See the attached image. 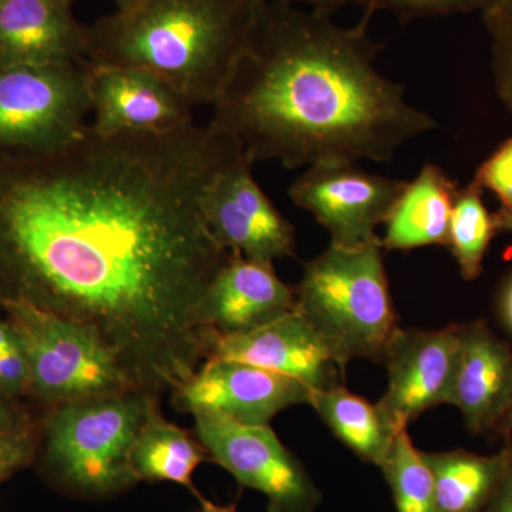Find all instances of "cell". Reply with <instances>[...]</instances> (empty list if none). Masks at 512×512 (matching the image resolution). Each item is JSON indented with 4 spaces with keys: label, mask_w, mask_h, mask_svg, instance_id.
I'll return each instance as SVG.
<instances>
[{
    "label": "cell",
    "mask_w": 512,
    "mask_h": 512,
    "mask_svg": "<svg viewBox=\"0 0 512 512\" xmlns=\"http://www.w3.org/2000/svg\"><path fill=\"white\" fill-rule=\"evenodd\" d=\"M244 154L237 138L192 123L89 126L53 153L0 160V302L89 329L137 390L177 392L217 340L200 303L232 254L205 205Z\"/></svg>",
    "instance_id": "6da1fadb"
},
{
    "label": "cell",
    "mask_w": 512,
    "mask_h": 512,
    "mask_svg": "<svg viewBox=\"0 0 512 512\" xmlns=\"http://www.w3.org/2000/svg\"><path fill=\"white\" fill-rule=\"evenodd\" d=\"M375 10L356 26L330 13L261 0L254 29L210 126L237 138L252 163L284 167L387 163L407 141L437 127L377 70L382 49L369 35Z\"/></svg>",
    "instance_id": "7a4b0ae2"
},
{
    "label": "cell",
    "mask_w": 512,
    "mask_h": 512,
    "mask_svg": "<svg viewBox=\"0 0 512 512\" xmlns=\"http://www.w3.org/2000/svg\"><path fill=\"white\" fill-rule=\"evenodd\" d=\"M261 0H140L87 28V60L146 70L212 106L244 53Z\"/></svg>",
    "instance_id": "3957f363"
},
{
    "label": "cell",
    "mask_w": 512,
    "mask_h": 512,
    "mask_svg": "<svg viewBox=\"0 0 512 512\" xmlns=\"http://www.w3.org/2000/svg\"><path fill=\"white\" fill-rule=\"evenodd\" d=\"M293 291L296 309L315 326L340 365L353 359L383 362L400 326L380 239L356 249L329 245L305 265Z\"/></svg>",
    "instance_id": "277c9868"
},
{
    "label": "cell",
    "mask_w": 512,
    "mask_h": 512,
    "mask_svg": "<svg viewBox=\"0 0 512 512\" xmlns=\"http://www.w3.org/2000/svg\"><path fill=\"white\" fill-rule=\"evenodd\" d=\"M156 402L160 397L126 390L47 409L39 447L47 476L84 497H109L136 485L131 448Z\"/></svg>",
    "instance_id": "5b68a950"
},
{
    "label": "cell",
    "mask_w": 512,
    "mask_h": 512,
    "mask_svg": "<svg viewBox=\"0 0 512 512\" xmlns=\"http://www.w3.org/2000/svg\"><path fill=\"white\" fill-rule=\"evenodd\" d=\"M29 363V393L52 409L100 394L137 390L89 329L25 302H0Z\"/></svg>",
    "instance_id": "8992f818"
},
{
    "label": "cell",
    "mask_w": 512,
    "mask_h": 512,
    "mask_svg": "<svg viewBox=\"0 0 512 512\" xmlns=\"http://www.w3.org/2000/svg\"><path fill=\"white\" fill-rule=\"evenodd\" d=\"M89 60L0 69V160L43 156L89 128Z\"/></svg>",
    "instance_id": "52a82bcc"
},
{
    "label": "cell",
    "mask_w": 512,
    "mask_h": 512,
    "mask_svg": "<svg viewBox=\"0 0 512 512\" xmlns=\"http://www.w3.org/2000/svg\"><path fill=\"white\" fill-rule=\"evenodd\" d=\"M195 436L210 461L242 487L264 494L268 512H318L322 493L271 424L247 426L211 412H194Z\"/></svg>",
    "instance_id": "ba28073f"
},
{
    "label": "cell",
    "mask_w": 512,
    "mask_h": 512,
    "mask_svg": "<svg viewBox=\"0 0 512 512\" xmlns=\"http://www.w3.org/2000/svg\"><path fill=\"white\" fill-rule=\"evenodd\" d=\"M406 187L407 181L336 161L308 167L293 181L289 197L329 232L330 245L356 249L379 241L376 228L389 218Z\"/></svg>",
    "instance_id": "9c48e42d"
},
{
    "label": "cell",
    "mask_w": 512,
    "mask_h": 512,
    "mask_svg": "<svg viewBox=\"0 0 512 512\" xmlns=\"http://www.w3.org/2000/svg\"><path fill=\"white\" fill-rule=\"evenodd\" d=\"M460 345V323L397 329L384 352L387 387L377 403L394 429H407L427 410L450 403Z\"/></svg>",
    "instance_id": "30bf717a"
},
{
    "label": "cell",
    "mask_w": 512,
    "mask_h": 512,
    "mask_svg": "<svg viewBox=\"0 0 512 512\" xmlns=\"http://www.w3.org/2000/svg\"><path fill=\"white\" fill-rule=\"evenodd\" d=\"M311 392L308 384L281 373L211 359L171 396L178 412H211L247 426H268L276 414L308 404Z\"/></svg>",
    "instance_id": "8fae6325"
},
{
    "label": "cell",
    "mask_w": 512,
    "mask_h": 512,
    "mask_svg": "<svg viewBox=\"0 0 512 512\" xmlns=\"http://www.w3.org/2000/svg\"><path fill=\"white\" fill-rule=\"evenodd\" d=\"M252 164L244 154L218 178L205 214L212 234L231 254L274 265L295 254V229L256 183Z\"/></svg>",
    "instance_id": "7c38bea8"
},
{
    "label": "cell",
    "mask_w": 512,
    "mask_h": 512,
    "mask_svg": "<svg viewBox=\"0 0 512 512\" xmlns=\"http://www.w3.org/2000/svg\"><path fill=\"white\" fill-rule=\"evenodd\" d=\"M211 359L261 367L319 390L340 386L346 369L296 306L258 328L218 335Z\"/></svg>",
    "instance_id": "4fadbf2b"
},
{
    "label": "cell",
    "mask_w": 512,
    "mask_h": 512,
    "mask_svg": "<svg viewBox=\"0 0 512 512\" xmlns=\"http://www.w3.org/2000/svg\"><path fill=\"white\" fill-rule=\"evenodd\" d=\"M90 127L101 134L165 133L190 126L192 104L146 70L89 62Z\"/></svg>",
    "instance_id": "5bb4252c"
},
{
    "label": "cell",
    "mask_w": 512,
    "mask_h": 512,
    "mask_svg": "<svg viewBox=\"0 0 512 512\" xmlns=\"http://www.w3.org/2000/svg\"><path fill=\"white\" fill-rule=\"evenodd\" d=\"M460 356L450 403L471 434L497 431L512 409V348L483 319L460 323Z\"/></svg>",
    "instance_id": "9a60e30c"
},
{
    "label": "cell",
    "mask_w": 512,
    "mask_h": 512,
    "mask_svg": "<svg viewBox=\"0 0 512 512\" xmlns=\"http://www.w3.org/2000/svg\"><path fill=\"white\" fill-rule=\"evenodd\" d=\"M87 60V28L62 0L0 3V69Z\"/></svg>",
    "instance_id": "2e32d148"
},
{
    "label": "cell",
    "mask_w": 512,
    "mask_h": 512,
    "mask_svg": "<svg viewBox=\"0 0 512 512\" xmlns=\"http://www.w3.org/2000/svg\"><path fill=\"white\" fill-rule=\"evenodd\" d=\"M295 308V291L274 265L232 254L200 303L202 323L218 335L247 332Z\"/></svg>",
    "instance_id": "e0dca14e"
},
{
    "label": "cell",
    "mask_w": 512,
    "mask_h": 512,
    "mask_svg": "<svg viewBox=\"0 0 512 512\" xmlns=\"http://www.w3.org/2000/svg\"><path fill=\"white\" fill-rule=\"evenodd\" d=\"M457 183L436 164H426L407 183L389 218L380 244L387 251H412L430 245H446L451 214L458 194Z\"/></svg>",
    "instance_id": "ac0fdd59"
},
{
    "label": "cell",
    "mask_w": 512,
    "mask_h": 512,
    "mask_svg": "<svg viewBox=\"0 0 512 512\" xmlns=\"http://www.w3.org/2000/svg\"><path fill=\"white\" fill-rule=\"evenodd\" d=\"M434 480V512H484L512 461V443L497 454L467 450L426 453Z\"/></svg>",
    "instance_id": "d6986e66"
},
{
    "label": "cell",
    "mask_w": 512,
    "mask_h": 512,
    "mask_svg": "<svg viewBox=\"0 0 512 512\" xmlns=\"http://www.w3.org/2000/svg\"><path fill=\"white\" fill-rule=\"evenodd\" d=\"M208 460L197 436L165 419L160 402L150 407L131 448L130 466L137 481L183 485L198 497L194 473Z\"/></svg>",
    "instance_id": "ffe728a7"
},
{
    "label": "cell",
    "mask_w": 512,
    "mask_h": 512,
    "mask_svg": "<svg viewBox=\"0 0 512 512\" xmlns=\"http://www.w3.org/2000/svg\"><path fill=\"white\" fill-rule=\"evenodd\" d=\"M309 406L333 436L365 463L380 467L397 431L379 406L349 392L343 384L312 389Z\"/></svg>",
    "instance_id": "44dd1931"
},
{
    "label": "cell",
    "mask_w": 512,
    "mask_h": 512,
    "mask_svg": "<svg viewBox=\"0 0 512 512\" xmlns=\"http://www.w3.org/2000/svg\"><path fill=\"white\" fill-rule=\"evenodd\" d=\"M497 234L494 214L487 210L483 201V190L473 183L458 190L451 214L448 248L466 281H474L483 274L485 254Z\"/></svg>",
    "instance_id": "7402d4cb"
},
{
    "label": "cell",
    "mask_w": 512,
    "mask_h": 512,
    "mask_svg": "<svg viewBox=\"0 0 512 512\" xmlns=\"http://www.w3.org/2000/svg\"><path fill=\"white\" fill-rule=\"evenodd\" d=\"M379 468L392 491L396 512H434L433 474L407 429L397 431Z\"/></svg>",
    "instance_id": "603a6c76"
},
{
    "label": "cell",
    "mask_w": 512,
    "mask_h": 512,
    "mask_svg": "<svg viewBox=\"0 0 512 512\" xmlns=\"http://www.w3.org/2000/svg\"><path fill=\"white\" fill-rule=\"evenodd\" d=\"M40 421L22 399L0 393V484L35 460Z\"/></svg>",
    "instance_id": "cb8c5ba5"
},
{
    "label": "cell",
    "mask_w": 512,
    "mask_h": 512,
    "mask_svg": "<svg viewBox=\"0 0 512 512\" xmlns=\"http://www.w3.org/2000/svg\"><path fill=\"white\" fill-rule=\"evenodd\" d=\"M480 15L490 39L495 93L512 116V0H487Z\"/></svg>",
    "instance_id": "d4e9b609"
},
{
    "label": "cell",
    "mask_w": 512,
    "mask_h": 512,
    "mask_svg": "<svg viewBox=\"0 0 512 512\" xmlns=\"http://www.w3.org/2000/svg\"><path fill=\"white\" fill-rule=\"evenodd\" d=\"M487 0H362V5L375 10H387L402 22L427 16L461 15L481 12Z\"/></svg>",
    "instance_id": "484cf974"
},
{
    "label": "cell",
    "mask_w": 512,
    "mask_h": 512,
    "mask_svg": "<svg viewBox=\"0 0 512 512\" xmlns=\"http://www.w3.org/2000/svg\"><path fill=\"white\" fill-rule=\"evenodd\" d=\"M480 190H490L500 200L501 214H512V137L477 168L471 181Z\"/></svg>",
    "instance_id": "4316f807"
},
{
    "label": "cell",
    "mask_w": 512,
    "mask_h": 512,
    "mask_svg": "<svg viewBox=\"0 0 512 512\" xmlns=\"http://www.w3.org/2000/svg\"><path fill=\"white\" fill-rule=\"evenodd\" d=\"M29 363L18 336L0 352V393L23 399L29 393Z\"/></svg>",
    "instance_id": "83f0119b"
},
{
    "label": "cell",
    "mask_w": 512,
    "mask_h": 512,
    "mask_svg": "<svg viewBox=\"0 0 512 512\" xmlns=\"http://www.w3.org/2000/svg\"><path fill=\"white\" fill-rule=\"evenodd\" d=\"M484 512H512V461Z\"/></svg>",
    "instance_id": "f1b7e54d"
},
{
    "label": "cell",
    "mask_w": 512,
    "mask_h": 512,
    "mask_svg": "<svg viewBox=\"0 0 512 512\" xmlns=\"http://www.w3.org/2000/svg\"><path fill=\"white\" fill-rule=\"evenodd\" d=\"M279 2L289 3V5L303 3V5L312 6V10H319V12L325 13H332L333 10L350 5V3L362 5V0H279Z\"/></svg>",
    "instance_id": "f546056e"
},
{
    "label": "cell",
    "mask_w": 512,
    "mask_h": 512,
    "mask_svg": "<svg viewBox=\"0 0 512 512\" xmlns=\"http://www.w3.org/2000/svg\"><path fill=\"white\" fill-rule=\"evenodd\" d=\"M500 309L505 325L512 332V278L505 285L503 296H501Z\"/></svg>",
    "instance_id": "4dcf8cb0"
},
{
    "label": "cell",
    "mask_w": 512,
    "mask_h": 512,
    "mask_svg": "<svg viewBox=\"0 0 512 512\" xmlns=\"http://www.w3.org/2000/svg\"><path fill=\"white\" fill-rule=\"evenodd\" d=\"M198 501H200V505H198L197 510L192 512H238V504H215L212 501L208 500V498L202 497V495H198Z\"/></svg>",
    "instance_id": "1f68e13d"
},
{
    "label": "cell",
    "mask_w": 512,
    "mask_h": 512,
    "mask_svg": "<svg viewBox=\"0 0 512 512\" xmlns=\"http://www.w3.org/2000/svg\"><path fill=\"white\" fill-rule=\"evenodd\" d=\"M15 336V330L10 325L9 319L6 318L5 312L0 308V352L8 346L10 340Z\"/></svg>",
    "instance_id": "d6a6232c"
},
{
    "label": "cell",
    "mask_w": 512,
    "mask_h": 512,
    "mask_svg": "<svg viewBox=\"0 0 512 512\" xmlns=\"http://www.w3.org/2000/svg\"><path fill=\"white\" fill-rule=\"evenodd\" d=\"M494 217L498 232H512V214L495 212Z\"/></svg>",
    "instance_id": "836d02e7"
},
{
    "label": "cell",
    "mask_w": 512,
    "mask_h": 512,
    "mask_svg": "<svg viewBox=\"0 0 512 512\" xmlns=\"http://www.w3.org/2000/svg\"><path fill=\"white\" fill-rule=\"evenodd\" d=\"M497 431L503 434L504 437H507V439H510L512 433V409L508 412L507 416H505V419L501 421Z\"/></svg>",
    "instance_id": "e575fe53"
},
{
    "label": "cell",
    "mask_w": 512,
    "mask_h": 512,
    "mask_svg": "<svg viewBox=\"0 0 512 512\" xmlns=\"http://www.w3.org/2000/svg\"><path fill=\"white\" fill-rule=\"evenodd\" d=\"M114 2H116L117 10H124L136 5L140 0H114Z\"/></svg>",
    "instance_id": "d590c367"
},
{
    "label": "cell",
    "mask_w": 512,
    "mask_h": 512,
    "mask_svg": "<svg viewBox=\"0 0 512 512\" xmlns=\"http://www.w3.org/2000/svg\"><path fill=\"white\" fill-rule=\"evenodd\" d=\"M62 2L67 3V5L72 6V3L74 2V0H62Z\"/></svg>",
    "instance_id": "8d00e7d4"
},
{
    "label": "cell",
    "mask_w": 512,
    "mask_h": 512,
    "mask_svg": "<svg viewBox=\"0 0 512 512\" xmlns=\"http://www.w3.org/2000/svg\"><path fill=\"white\" fill-rule=\"evenodd\" d=\"M5 2V0H0V3Z\"/></svg>",
    "instance_id": "74e56055"
}]
</instances>
